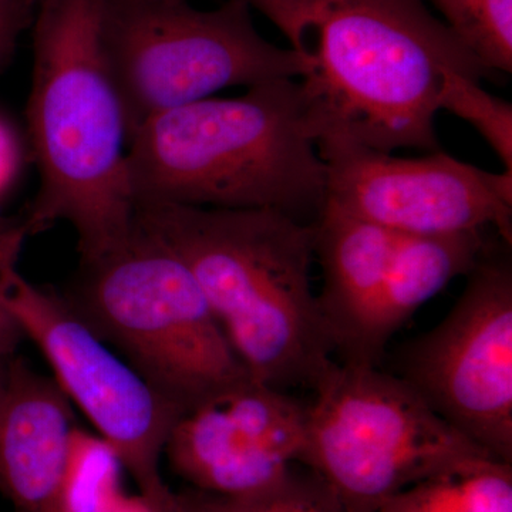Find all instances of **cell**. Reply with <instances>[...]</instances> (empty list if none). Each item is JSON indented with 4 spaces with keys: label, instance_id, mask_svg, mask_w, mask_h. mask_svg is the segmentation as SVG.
<instances>
[{
    "label": "cell",
    "instance_id": "cell-1",
    "mask_svg": "<svg viewBox=\"0 0 512 512\" xmlns=\"http://www.w3.org/2000/svg\"><path fill=\"white\" fill-rule=\"evenodd\" d=\"M305 63L318 150L439 151L444 73L490 74L424 0H245Z\"/></svg>",
    "mask_w": 512,
    "mask_h": 512
},
{
    "label": "cell",
    "instance_id": "cell-2",
    "mask_svg": "<svg viewBox=\"0 0 512 512\" xmlns=\"http://www.w3.org/2000/svg\"><path fill=\"white\" fill-rule=\"evenodd\" d=\"M137 204L275 210L312 224L326 202V165L296 79L165 111L128 140Z\"/></svg>",
    "mask_w": 512,
    "mask_h": 512
},
{
    "label": "cell",
    "instance_id": "cell-3",
    "mask_svg": "<svg viewBox=\"0 0 512 512\" xmlns=\"http://www.w3.org/2000/svg\"><path fill=\"white\" fill-rule=\"evenodd\" d=\"M103 0H39L32 26L30 150L39 188L29 235L57 222L77 237L80 261L126 238L136 201L128 183V127L101 45Z\"/></svg>",
    "mask_w": 512,
    "mask_h": 512
},
{
    "label": "cell",
    "instance_id": "cell-4",
    "mask_svg": "<svg viewBox=\"0 0 512 512\" xmlns=\"http://www.w3.org/2000/svg\"><path fill=\"white\" fill-rule=\"evenodd\" d=\"M134 220L183 259L249 375L315 389L335 345L312 291L313 222L173 204H137Z\"/></svg>",
    "mask_w": 512,
    "mask_h": 512
},
{
    "label": "cell",
    "instance_id": "cell-5",
    "mask_svg": "<svg viewBox=\"0 0 512 512\" xmlns=\"http://www.w3.org/2000/svg\"><path fill=\"white\" fill-rule=\"evenodd\" d=\"M63 298L181 414L254 379L183 259L136 220Z\"/></svg>",
    "mask_w": 512,
    "mask_h": 512
},
{
    "label": "cell",
    "instance_id": "cell-6",
    "mask_svg": "<svg viewBox=\"0 0 512 512\" xmlns=\"http://www.w3.org/2000/svg\"><path fill=\"white\" fill-rule=\"evenodd\" d=\"M101 45L123 103L128 140L165 111L231 87L301 79L305 63L268 42L245 0H103Z\"/></svg>",
    "mask_w": 512,
    "mask_h": 512
},
{
    "label": "cell",
    "instance_id": "cell-7",
    "mask_svg": "<svg viewBox=\"0 0 512 512\" xmlns=\"http://www.w3.org/2000/svg\"><path fill=\"white\" fill-rule=\"evenodd\" d=\"M313 390L301 463L346 512H377L410 485L494 458L377 366L335 362Z\"/></svg>",
    "mask_w": 512,
    "mask_h": 512
},
{
    "label": "cell",
    "instance_id": "cell-8",
    "mask_svg": "<svg viewBox=\"0 0 512 512\" xmlns=\"http://www.w3.org/2000/svg\"><path fill=\"white\" fill-rule=\"evenodd\" d=\"M3 306L39 348L67 399L116 448L138 493L171 512L177 504L161 474L168 434L181 413L101 339L70 303L13 272Z\"/></svg>",
    "mask_w": 512,
    "mask_h": 512
},
{
    "label": "cell",
    "instance_id": "cell-9",
    "mask_svg": "<svg viewBox=\"0 0 512 512\" xmlns=\"http://www.w3.org/2000/svg\"><path fill=\"white\" fill-rule=\"evenodd\" d=\"M400 377L441 419L511 464L510 259L481 255L446 318L407 350Z\"/></svg>",
    "mask_w": 512,
    "mask_h": 512
},
{
    "label": "cell",
    "instance_id": "cell-10",
    "mask_svg": "<svg viewBox=\"0 0 512 512\" xmlns=\"http://www.w3.org/2000/svg\"><path fill=\"white\" fill-rule=\"evenodd\" d=\"M325 205L409 237H447L494 227L512 242V170L494 174L443 151L420 158L356 147L319 150Z\"/></svg>",
    "mask_w": 512,
    "mask_h": 512
},
{
    "label": "cell",
    "instance_id": "cell-11",
    "mask_svg": "<svg viewBox=\"0 0 512 512\" xmlns=\"http://www.w3.org/2000/svg\"><path fill=\"white\" fill-rule=\"evenodd\" d=\"M308 406L249 379L181 414L164 456L192 490L227 501L264 493L301 463Z\"/></svg>",
    "mask_w": 512,
    "mask_h": 512
},
{
    "label": "cell",
    "instance_id": "cell-12",
    "mask_svg": "<svg viewBox=\"0 0 512 512\" xmlns=\"http://www.w3.org/2000/svg\"><path fill=\"white\" fill-rule=\"evenodd\" d=\"M320 312L343 363L377 366V312L402 235L325 205L313 222Z\"/></svg>",
    "mask_w": 512,
    "mask_h": 512
},
{
    "label": "cell",
    "instance_id": "cell-13",
    "mask_svg": "<svg viewBox=\"0 0 512 512\" xmlns=\"http://www.w3.org/2000/svg\"><path fill=\"white\" fill-rule=\"evenodd\" d=\"M74 426L55 379L13 359L0 403V494L15 512H55Z\"/></svg>",
    "mask_w": 512,
    "mask_h": 512
},
{
    "label": "cell",
    "instance_id": "cell-14",
    "mask_svg": "<svg viewBox=\"0 0 512 512\" xmlns=\"http://www.w3.org/2000/svg\"><path fill=\"white\" fill-rule=\"evenodd\" d=\"M377 512H512L511 464L481 458L404 488Z\"/></svg>",
    "mask_w": 512,
    "mask_h": 512
},
{
    "label": "cell",
    "instance_id": "cell-15",
    "mask_svg": "<svg viewBox=\"0 0 512 512\" xmlns=\"http://www.w3.org/2000/svg\"><path fill=\"white\" fill-rule=\"evenodd\" d=\"M123 461L100 434L74 426L55 512H110L123 500Z\"/></svg>",
    "mask_w": 512,
    "mask_h": 512
},
{
    "label": "cell",
    "instance_id": "cell-16",
    "mask_svg": "<svg viewBox=\"0 0 512 512\" xmlns=\"http://www.w3.org/2000/svg\"><path fill=\"white\" fill-rule=\"evenodd\" d=\"M426 2V0H424ZM488 72H512V0H429Z\"/></svg>",
    "mask_w": 512,
    "mask_h": 512
},
{
    "label": "cell",
    "instance_id": "cell-17",
    "mask_svg": "<svg viewBox=\"0 0 512 512\" xmlns=\"http://www.w3.org/2000/svg\"><path fill=\"white\" fill-rule=\"evenodd\" d=\"M480 80L467 74L447 70L439 94V110L471 124L512 170V104L481 89Z\"/></svg>",
    "mask_w": 512,
    "mask_h": 512
},
{
    "label": "cell",
    "instance_id": "cell-18",
    "mask_svg": "<svg viewBox=\"0 0 512 512\" xmlns=\"http://www.w3.org/2000/svg\"><path fill=\"white\" fill-rule=\"evenodd\" d=\"M229 512H346L315 474L291 473L274 487L241 501L221 500Z\"/></svg>",
    "mask_w": 512,
    "mask_h": 512
},
{
    "label": "cell",
    "instance_id": "cell-19",
    "mask_svg": "<svg viewBox=\"0 0 512 512\" xmlns=\"http://www.w3.org/2000/svg\"><path fill=\"white\" fill-rule=\"evenodd\" d=\"M39 0H0V70L15 52L19 37L32 26Z\"/></svg>",
    "mask_w": 512,
    "mask_h": 512
},
{
    "label": "cell",
    "instance_id": "cell-20",
    "mask_svg": "<svg viewBox=\"0 0 512 512\" xmlns=\"http://www.w3.org/2000/svg\"><path fill=\"white\" fill-rule=\"evenodd\" d=\"M29 232L25 221L16 222L0 217V281H5L18 269V259Z\"/></svg>",
    "mask_w": 512,
    "mask_h": 512
},
{
    "label": "cell",
    "instance_id": "cell-21",
    "mask_svg": "<svg viewBox=\"0 0 512 512\" xmlns=\"http://www.w3.org/2000/svg\"><path fill=\"white\" fill-rule=\"evenodd\" d=\"M18 168V146L5 123L0 121V200L8 191Z\"/></svg>",
    "mask_w": 512,
    "mask_h": 512
},
{
    "label": "cell",
    "instance_id": "cell-22",
    "mask_svg": "<svg viewBox=\"0 0 512 512\" xmlns=\"http://www.w3.org/2000/svg\"><path fill=\"white\" fill-rule=\"evenodd\" d=\"M174 512H229L222 504L221 498L192 490L190 493L178 494Z\"/></svg>",
    "mask_w": 512,
    "mask_h": 512
},
{
    "label": "cell",
    "instance_id": "cell-23",
    "mask_svg": "<svg viewBox=\"0 0 512 512\" xmlns=\"http://www.w3.org/2000/svg\"><path fill=\"white\" fill-rule=\"evenodd\" d=\"M16 271H18V269H16ZM12 274H10L8 278L5 279V281H0V340L18 342L20 336H22V333H20V330L18 326H16V323L13 322V319L10 318L9 313L6 311L2 302L3 293H5L6 288H8L9 279Z\"/></svg>",
    "mask_w": 512,
    "mask_h": 512
},
{
    "label": "cell",
    "instance_id": "cell-24",
    "mask_svg": "<svg viewBox=\"0 0 512 512\" xmlns=\"http://www.w3.org/2000/svg\"><path fill=\"white\" fill-rule=\"evenodd\" d=\"M178 501V500H177ZM177 505V504H175ZM175 510V508H174ZM171 511V512H174ZM110 512H165L154 504L153 501L148 500L143 494L138 493L137 495H124L123 500L120 501L116 507Z\"/></svg>",
    "mask_w": 512,
    "mask_h": 512
},
{
    "label": "cell",
    "instance_id": "cell-25",
    "mask_svg": "<svg viewBox=\"0 0 512 512\" xmlns=\"http://www.w3.org/2000/svg\"><path fill=\"white\" fill-rule=\"evenodd\" d=\"M18 342H9V340H0V403H2L3 394H5L6 384H8L10 365H12L13 352Z\"/></svg>",
    "mask_w": 512,
    "mask_h": 512
}]
</instances>
